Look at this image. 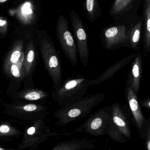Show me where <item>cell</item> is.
<instances>
[{
	"mask_svg": "<svg viewBox=\"0 0 150 150\" xmlns=\"http://www.w3.org/2000/svg\"><path fill=\"white\" fill-rule=\"evenodd\" d=\"M21 134L20 130L9 123L4 122L0 124V138L18 137Z\"/></svg>",
	"mask_w": 150,
	"mask_h": 150,
	"instance_id": "23",
	"label": "cell"
},
{
	"mask_svg": "<svg viewBox=\"0 0 150 150\" xmlns=\"http://www.w3.org/2000/svg\"><path fill=\"white\" fill-rule=\"evenodd\" d=\"M69 16L78 56L82 65L87 67L89 62L90 49L86 29L81 17L75 11H70Z\"/></svg>",
	"mask_w": 150,
	"mask_h": 150,
	"instance_id": "10",
	"label": "cell"
},
{
	"mask_svg": "<svg viewBox=\"0 0 150 150\" xmlns=\"http://www.w3.org/2000/svg\"><path fill=\"white\" fill-rule=\"evenodd\" d=\"M40 48L45 68L53 81V90H57L62 84V68L55 46L51 39L46 37L41 41Z\"/></svg>",
	"mask_w": 150,
	"mask_h": 150,
	"instance_id": "4",
	"label": "cell"
},
{
	"mask_svg": "<svg viewBox=\"0 0 150 150\" xmlns=\"http://www.w3.org/2000/svg\"><path fill=\"white\" fill-rule=\"evenodd\" d=\"M96 141L92 139H74L61 142L50 150H85L96 148Z\"/></svg>",
	"mask_w": 150,
	"mask_h": 150,
	"instance_id": "15",
	"label": "cell"
},
{
	"mask_svg": "<svg viewBox=\"0 0 150 150\" xmlns=\"http://www.w3.org/2000/svg\"><path fill=\"white\" fill-rule=\"evenodd\" d=\"M7 0H0V2L3 3L4 2L6 1Z\"/></svg>",
	"mask_w": 150,
	"mask_h": 150,
	"instance_id": "27",
	"label": "cell"
},
{
	"mask_svg": "<svg viewBox=\"0 0 150 150\" xmlns=\"http://www.w3.org/2000/svg\"><path fill=\"white\" fill-rule=\"evenodd\" d=\"M23 44L22 40H17L12 47L4 60L3 69L6 74L10 67L17 62L23 53Z\"/></svg>",
	"mask_w": 150,
	"mask_h": 150,
	"instance_id": "18",
	"label": "cell"
},
{
	"mask_svg": "<svg viewBox=\"0 0 150 150\" xmlns=\"http://www.w3.org/2000/svg\"><path fill=\"white\" fill-rule=\"evenodd\" d=\"M17 97L21 100L28 101H37L46 99L49 97V94L43 90L28 89L18 92Z\"/></svg>",
	"mask_w": 150,
	"mask_h": 150,
	"instance_id": "21",
	"label": "cell"
},
{
	"mask_svg": "<svg viewBox=\"0 0 150 150\" xmlns=\"http://www.w3.org/2000/svg\"><path fill=\"white\" fill-rule=\"evenodd\" d=\"M140 105L143 107L148 109H150V98H148L145 99L143 100L140 102Z\"/></svg>",
	"mask_w": 150,
	"mask_h": 150,
	"instance_id": "26",
	"label": "cell"
},
{
	"mask_svg": "<svg viewBox=\"0 0 150 150\" xmlns=\"http://www.w3.org/2000/svg\"><path fill=\"white\" fill-rule=\"evenodd\" d=\"M111 110V106L100 108L73 132L62 135L69 136L75 133L88 134L96 137L106 135L110 124Z\"/></svg>",
	"mask_w": 150,
	"mask_h": 150,
	"instance_id": "5",
	"label": "cell"
},
{
	"mask_svg": "<svg viewBox=\"0 0 150 150\" xmlns=\"http://www.w3.org/2000/svg\"><path fill=\"white\" fill-rule=\"evenodd\" d=\"M105 96L104 93L88 95L61 108L54 114L57 120L55 124L59 127H64L71 122L85 118L104 100Z\"/></svg>",
	"mask_w": 150,
	"mask_h": 150,
	"instance_id": "1",
	"label": "cell"
},
{
	"mask_svg": "<svg viewBox=\"0 0 150 150\" xmlns=\"http://www.w3.org/2000/svg\"><path fill=\"white\" fill-rule=\"evenodd\" d=\"M143 34L142 20L141 16L134 23L131 24L129 28V48L134 51H139Z\"/></svg>",
	"mask_w": 150,
	"mask_h": 150,
	"instance_id": "17",
	"label": "cell"
},
{
	"mask_svg": "<svg viewBox=\"0 0 150 150\" xmlns=\"http://www.w3.org/2000/svg\"><path fill=\"white\" fill-rule=\"evenodd\" d=\"M135 54L136 53H131L112 65L97 78L89 80V86L100 84L112 77L117 72L127 66L131 62L134 58Z\"/></svg>",
	"mask_w": 150,
	"mask_h": 150,
	"instance_id": "14",
	"label": "cell"
},
{
	"mask_svg": "<svg viewBox=\"0 0 150 150\" xmlns=\"http://www.w3.org/2000/svg\"><path fill=\"white\" fill-rule=\"evenodd\" d=\"M59 135L56 132L51 131L45 125L43 119L36 120L31 126L25 130L23 140L17 150H34L48 137H58Z\"/></svg>",
	"mask_w": 150,
	"mask_h": 150,
	"instance_id": "8",
	"label": "cell"
},
{
	"mask_svg": "<svg viewBox=\"0 0 150 150\" xmlns=\"http://www.w3.org/2000/svg\"><path fill=\"white\" fill-rule=\"evenodd\" d=\"M142 13L143 49L146 53L150 52V0H142Z\"/></svg>",
	"mask_w": 150,
	"mask_h": 150,
	"instance_id": "16",
	"label": "cell"
},
{
	"mask_svg": "<svg viewBox=\"0 0 150 150\" xmlns=\"http://www.w3.org/2000/svg\"><path fill=\"white\" fill-rule=\"evenodd\" d=\"M88 81L81 75L68 78L59 89L52 91L51 96L61 108L70 105L84 96L89 86Z\"/></svg>",
	"mask_w": 150,
	"mask_h": 150,
	"instance_id": "3",
	"label": "cell"
},
{
	"mask_svg": "<svg viewBox=\"0 0 150 150\" xmlns=\"http://www.w3.org/2000/svg\"><path fill=\"white\" fill-rule=\"evenodd\" d=\"M36 51L32 41H30L26 48L24 58V78L31 74L36 62Z\"/></svg>",
	"mask_w": 150,
	"mask_h": 150,
	"instance_id": "20",
	"label": "cell"
},
{
	"mask_svg": "<svg viewBox=\"0 0 150 150\" xmlns=\"http://www.w3.org/2000/svg\"><path fill=\"white\" fill-rule=\"evenodd\" d=\"M4 107L6 113L27 120L44 119L48 112L45 104H4Z\"/></svg>",
	"mask_w": 150,
	"mask_h": 150,
	"instance_id": "11",
	"label": "cell"
},
{
	"mask_svg": "<svg viewBox=\"0 0 150 150\" xmlns=\"http://www.w3.org/2000/svg\"><path fill=\"white\" fill-rule=\"evenodd\" d=\"M131 62V69L127 81L129 83L134 91L138 94L140 91L143 69V57L141 51L136 52L135 56Z\"/></svg>",
	"mask_w": 150,
	"mask_h": 150,
	"instance_id": "13",
	"label": "cell"
},
{
	"mask_svg": "<svg viewBox=\"0 0 150 150\" xmlns=\"http://www.w3.org/2000/svg\"><path fill=\"white\" fill-rule=\"evenodd\" d=\"M31 4L29 3H26L24 4L22 8V12L23 14H31L32 13V10L30 8Z\"/></svg>",
	"mask_w": 150,
	"mask_h": 150,
	"instance_id": "25",
	"label": "cell"
},
{
	"mask_svg": "<svg viewBox=\"0 0 150 150\" xmlns=\"http://www.w3.org/2000/svg\"><path fill=\"white\" fill-rule=\"evenodd\" d=\"M111 120L107 134L116 142L125 144L131 139V118L127 108L119 103L111 106Z\"/></svg>",
	"mask_w": 150,
	"mask_h": 150,
	"instance_id": "2",
	"label": "cell"
},
{
	"mask_svg": "<svg viewBox=\"0 0 150 150\" xmlns=\"http://www.w3.org/2000/svg\"><path fill=\"white\" fill-rule=\"evenodd\" d=\"M57 38L66 58L73 67L77 66L78 53L76 44L69 28L68 22L64 16L59 17L56 24Z\"/></svg>",
	"mask_w": 150,
	"mask_h": 150,
	"instance_id": "9",
	"label": "cell"
},
{
	"mask_svg": "<svg viewBox=\"0 0 150 150\" xmlns=\"http://www.w3.org/2000/svg\"><path fill=\"white\" fill-rule=\"evenodd\" d=\"M145 147L146 150H150V119L149 118L146 128L145 139Z\"/></svg>",
	"mask_w": 150,
	"mask_h": 150,
	"instance_id": "24",
	"label": "cell"
},
{
	"mask_svg": "<svg viewBox=\"0 0 150 150\" xmlns=\"http://www.w3.org/2000/svg\"><path fill=\"white\" fill-rule=\"evenodd\" d=\"M129 28L124 24L114 22L104 27L100 34L104 48L108 51L125 47L129 48Z\"/></svg>",
	"mask_w": 150,
	"mask_h": 150,
	"instance_id": "6",
	"label": "cell"
},
{
	"mask_svg": "<svg viewBox=\"0 0 150 150\" xmlns=\"http://www.w3.org/2000/svg\"><path fill=\"white\" fill-rule=\"evenodd\" d=\"M142 0H114L108 14L114 23H121L129 27L140 18L138 11Z\"/></svg>",
	"mask_w": 150,
	"mask_h": 150,
	"instance_id": "7",
	"label": "cell"
},
{
	"mask_svg": "<svg viewBox=\"0 0 150 150\" xmlns=\"http://www.w3.org/2000/svg\"><path fill=\"white\" fill-rule=\"evenodd\" d=\"M24 53L23 52L17 62L10 67L7 74L9 76L17 81H22L24 78Z\"/></svg>",
	"mask_w": 150,
	"mask_h": 150,
	"instance_id": "22",
	"label": "cell"
},
{
	"mask_svg": "<svg viewBox=\"0 0 150 150\" xmlns=\"http://www.w3.org/2000/svg\"><path fill=\"white\" fill-rule=\"evenodd\" d=\"M125 97L129 108L133 124L137 128L140 136L144 140L149 119L146 120L141 109V106L136 94L127 81L125 90Z\"/></svg>",
	"mask_w": 150,
	"mask_h": 150,
	"instance_id": "12",
	"label": "cell"
},
{
	"mask_svg": "<svg viewBox=\"0 0 150 150\" xmlns=\"http://www.w3.org/2000/svg\"><path fill=\"white\" fill-rule=\"evenodd\" d=\"M83 8L86 18L90 23L96 22L102 16L98 0H84Z\"/></svg>",
	"mask_w": 150,
	"mask_h": 150,
	"instance_id": "19",
	"label": "cell"
}]
</instances>
